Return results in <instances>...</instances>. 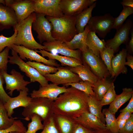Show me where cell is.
<instances>
[{"instance_id":"obj_1","label":"cell","mask_w":133,"mask_h":133,"mask_svg":"<svg viewBox=\"0 0 133 133\" xmlns=\"http://www.w3.org/2000/svg\"><path fill=\"white\" fill-rule=\"evenodd\" d=\"M89 95L71 87L53 101V113L74 119L83 113L89 112L88 101Z\"/></svg>"},{"instance_id":"obj_2","label":"cell","mask_w":133,"mask_h":133,"mask_svg":"<svg viewBox=\"0 0 133 133\" xmlns=\"http://www.w3.org/2000/svg\"><path fill=\"white\" fill-rule=\"evenodd\" d=\"M46 18L52 24L51 35L55 40L63 43L69 42L77 34L75 16L64 15L53 17L47 16Z\"/></svg>"},{"instance_id":"obj_3","label":"cell","mask_w":133,"mask_h":133,"mask_svg":"<svg viewBox=\"0 0 133 133\" xmlns=\"http://www.w3.org/2000/svg\"><path fill=\"white\" fill-rule=\"evenodd\" d=\"M36 18V13L33 12L28 17L15 26L17 33L14 45H21L31 50H44V47L34 39L32 31V25Z\"/></svg>"},{"instance_id":"obj_4","label":"cell","mask_w":133,"mask_h":133,"mask_svg":"<svg viewBox=\"0 0 133 133\" xmlns=\"http://www.w3.org/2000/svg\"><path fill=\"white\" fill-rule=\"evenodd\" d=\"M53 100L44 97L32 98L30 103L24 108L22 113L24 119L29 121L32 116L36 114L41 118L43 123L53 115L52 106Z\"/></svg>"},{"instance_id":"obj_5","label":"cell","mask_w":133,"mask_h":133,"mask_svg":"<svg viewBox=\"0 0 133 133\" xmlns=\"http://www.w3.org/2000/svg\"><path fill=\"white\" fill-rule=\"evenodd\" d=\"M114 18L108 13L92 16L87 25L89 31L97 33L101 38H105L112 28Z\"/></svg>"},{"instance_id":"obj_6","label":"cell","mask_w":133,"mask_h":133,"mask_svg":"<svg viewBox=\"0 0 133 133\" xmlns=\"http://www.w3.org/2000/svg\"><path fill=\"white\" fill-rule=\"evenodd\" d=\"M12 56H9V62L13 64L17 65L20 70L25 73L26 76L29 77L30 82H38L41 86H43L48 84V81L45 77L41 75L33 67L25 62L18 56L17 53L12 49Z\"/></svg>"},{"instance_id":"obj_7","label":"cell","mask_w":133,"mask_h":133,"mask_svg":"<svg viewBox=\"0 0 133 133\" xmlns=\"http://www.w3.org/2000/svg\"><path fill=\"white\" fill-rule=\"evenodd\" d=\"M3 76L6 84V89L9 91L8 94L11 96L14 90L17 91H29V89L26 86L31 83L30 82L25 81L24 75L16 70L13 69L10 72L11 74L7 73V71H0Z\"/></svg>"},{"instance_id":"obj_8","label":"cell","mask_w":133,"mask_h":133,"mask_svg":"<svg viewBox=\"0 0 133 133\" xmlns=\"http://www.w3.org/2000/svg\"><path fill=\"white\" fill-rule=\"evenodd\" d=\"M35 13L36 18L32 24V27L38 34L37 38L40 43L55 40L51 35L53 27L52 23L45 17V15Z\"/></svg>"},{"instance_id":"obj_9","label":"cell","mask_w":133,"mask_h":133,"mask_svg":"<svg viewBox=\"0 0 133 133\" xmlns=\"http://www.w3.org/2000/svg\"><path fill=\"white\" fill-rule=\"evenodd\" d=\"M82 60L89 66L91 71L99 78H106L110 76L106 66L100 57L94 54L88 49L82 52Z\"/></svg>"},{"instance_id":"obj_10","label":"cell","mask_w":133,"mask_h":133,"mask_svg":"<svg viewBox=\"0 0 133 133\" xmlns=\"http://www.w3.org/2000/svg\"><path fill=\"white\" fill-rule=\"evenodd\" d=\"M133 27L132 20L128 19L120 28L116 30L114 37L107 41L106 47L113 49L115 53L116 52L121 44H127L129 41V34Z\"/></svg>"},{"instance_id":"obj_11","label":"cell","mask_w":133,"mask_h":133,"mask_svg":"<svg viewBox=\"0 0 133 133\" xmlns=\"http://www.w3.org/2000/svg\"><path fill=\"white\" fill-rule=\"evenodd\" d=\"M34 12L53 17L64 15L60 7V0H33Z\"/></svg>"},{"instance_id":"obj_12","label":"cell","mask_w":133,"mask_h":133,"mask_svg":"<svg viewBox=\"0 0 133 133\" xmlns=\"http://www.w3.org/2000/svg\"><path fill=\"white\" fill-rule=\"evenodd\" d=\"M57 68L58 70L55 73L47 74L44 76L48 81L58 85L77 83L82 80L77 74L66 67L59 66Z\"/></svg>"},{"instance_id":"obj_13","label":"cell","mask_w":133,"mask_h":133,"mask_svg":"<svg viewBox=\"0 0 133 133\" xmlns=\"http://www.w3.org/2000/svg\"><path fill=\"white\" fill-rule=\"evenodd\" d=\"M43 45L44 47V50L46 51L50 52L54 54L59 53L65 56L75 58L82 62L81 51L78 50H71L63 42L55 40L50 42H44Z\"/></svg>"},{"instance_id":"obj_14","label":"cell","mask_w":133,"mask_h":133,"mask_svg":"<svg viewBox=\"0 0 133 133\" xmlns=\"http://www.w3.org/2000/svg\"><path fill=\"white\" fill-rule=\"evenodd\" d=\"M12 49L14 50L19 55V57L22 60H26V58L30 61H35L38 62H42L46 65L58 67L59 65L54 59L47 60L41 56L34 50L26 48L21 45H13Z\"/></svg>"},{"instance_id":"obj_15","label":"cell","mask_w":133,"mask_h":133,"mask_svg":"<svg viewBox=\"0 0 133 133\" xmlns=\"http://www.w3.org/2000/svg\"><path fill=\"white\" fill-rule=\"evenodd\" d=\"M70 87L67 88L65 86H59L52 83L48 84L43 86H40L37 90H34L30 94L32 98L44 97L53 101L55 100L60 94L68 91Z\"/></svg>"},{"instance_id":"obj_16","label":"cell","mask_w":133,"mask_h":133,"mask_svg":"<svg viewBox=\"0 0 133 133\" xmlns=\"http://www.w3.org/2000/svg\"><path fill=\"white\" fill-rule=\"evenodd\" d=\"M90 5V0H60L59 4L64 15L69 16H75Z\"/></svg>"},{"instance_id":"obj_17","label":"cell","mask_w":133,"mask_h":133,"mask_svg":"<svg viewBox=\"0 0 133 133\" xmlns=\"http://www.w3.org/2000/svg\"><path fill=\"white\" fill-rule=\"evenodd\" d=\"M15 12L19 24L35 12L33 0H16L10 5Z\"/></svg>"},{"instance_id":"obj_18","label":"cell","mask_w":133,"mask_h":133,"mask_svg":"<svg viewBox=\"0 0 133 133\" xmlns=\"http://www.w3.org/2000/svg\"><path fill=\"white\" fill-rule=\"evenodd\" d=\"M19 95L16 97L12 98L4 104V108L7 113L8 116L11 117L14 113V110L18 107L25 108L30 103L32 98L28 96V92L25 90L20 91Z\"/></svg>"},{"instance_id":"obj_19","label":"cell","mask_w":133,"mask_h":133,"mask_svg":"<svg viewBox=\"0 0 133 133\" xmlns=\"http://www.w3.org/2000/svg\"><path fill=\"white\" fill-rule=\"evenodd\" d=\"M17 24L14 10L10 7L0 3V32L14 27Z\"/></svg>"},{"instance_id":"obj_20","label":"cell","mask_w":133,"mask_h":133,"mask_svg":"<svg viewBox=\"0 0 133 133\" xmlns=\"http://www.w3.org/2000/svg\"><path fill=\"white\" fill-rule=\"evenodd\" d=\"M73 119L76 123L93 130L107 129L105 124L100 119L89 112L83 113Z\"/></svg>"},{"instance_id":"obj_21","label":"cell","mask_w":133,"mask_h":133,"mask_svg":"<svg viewBox=\"0 0 133 133\" xmlns=\"http://www.w3.org/2000/svg\"><path fill=\"white\" fill-rule=\"evenodd\" d=\"M127 53L126 49L123 48L112 59L111 66L115 75V80L120 74H126L127 72L125 65Z\"/></svg>"},{"instance_id":"obj_22","label":"cell","mask_w":133,"mask_h":133,"mask_svg":"<svg viewBox=\"0 0 133 133\" xmlns=\"http://www.w3.org/2000/svg\"><path fill=\"white\" fill-rule=\"evenodd\" d=\"M89 31L87 25L82 32L76 34L70 41L64 43L68 48L71 50H78L82 52H85L88 49L86 43V40Z\"/></svg>"},{"instance_id":"obj_23","label":"cell","mask_w":133,"mask_h":133,"mask_svg":"<svg viewBox=\"0 0 133 133\" xmlns=\"http://www.w3.org/2000/svg\"><path fill=\"white\" fill-rule=\"evenodd\" d=\"M83 64L74 67L67 66V68L77 74L83 81H87L94 85L98 80V77L91 71L89 66L84 61Z\"/></svg>"},{"instance_id":"obj_24","label":"cell","mask_w":133,"mask_h":133,"mask_svg":"<svg viewBox=\"0 0 133 133\" xmlns=\"http://www.w3.org/2000/svg\"><path fill=\"white\" fill-rule=\"evenodd\" d=\"M86 43L88 49L99 57L101 52L106 47L105 41L103 39H100L94 32L89 31L88 33Z\"/></svg>"},{"instance_id":"obj_25","label":"cell","mask_w":133,"mask_h":133,"mask_svg":"<svg viewBox=\"0 0 133 133\" xmlns=\"http://www.w3.org/2000/svg\"><path fill=\"white\" fill-rule=\"evenodd\" d=\"M39 50H35V51L37 52L40 53L43 57H47L49 59H54L59 61L63 66L74 67L83 64L82 62L73 57L53 54L44 50L40 49Z\"/></svg>"},{"instance_id":"obj_26","label":"cell","mask_w":133,"mask_h":133,"mask_svg":"<svg viewBox=\"0 0 133 133\" xmlns=\"http://www.w3.org/2000/svg\"><path fill=\"white\" fill-rule=\"evenodd\" d=\"M55 124L60 133H72L76 123L75 120L64 116L54 114Z\"/></svg>"},{"instance_id":"obj_27","label":"cell","mask_w":133,"mask_h":133,"mask_svg":"<svg viewBox=\"0 0 133 133\" xmlns=\"http://www.w3.org/2000/svg\"><path fill=\"white\" fill-rule=\"evenodd\" d=\"M96 4L97 2L96 1L92 5L75 16L77 34L81 33L84 31L85 27L92 17V12L96 7Z\"/></svg>"},{"instance_id":"obj_28","label":"cell","mask_w":133,"mask_h":133,"mask_svg":"<svg viewBox=\"0 0 133 133\" xmlns=\"http://www.w3.org/2000/svg\"><path fill=\"white\" fill-rule=\"evenodd\" d=\"M133 95L132 88L125 87L123 88L122 93L119 95H117L115 100L109 104L108 110L115 114L119 108L129 100Z\"/></svg>"},{"instance_id":"obj_29","label":"cell","mask_w":133,"mask_h":133,"mask_svg":"<svg viewBox=\"0 0 133 133\" xmlns=\"http://www.w3.org/2000/svg\"><path fill=\"white\" fill-rule=\"evenodd\" d=\"M89 112L98 117L104 124H105L104 116L101 112L103 106L100 103V101L96 96L90 95L88 101Z\"/></svg>"},{"instance_id":"obj_30","label":"cell","mask_w":133,"mask_h":133,"mask_svg":"<svg viewBox=\"0 0 133 133\" xmlns=\"http://www.w3.org/2000/svg\"><path fill=\"white\" fill-rule=\"evenodd\" d=\"M113 81L106 78H99L94 84L93 90L97 98L100 101L111 86Z\"/></svg>"},{"instance_id":"obj_31","label":"cell","mask_w":133,"mask_h":133,"mask_svg":"<svg viewBox=\"0 0 133 133\" xmlns=\"http://www.w3.org/2000/svg\"><path fill=\"white\" fill-rule=\"evenodd\" d=\"M114 53L113 49L109 48L106 47L101 52L100 55L101 60L106 66L111 75V78H112L115 77L111 65L112 59L115 56Z\"/></svg>"},{"instance_id":"obj_32","label":"cell","mask_w":133,"mask_h":133,"mask_svg":"<svg viewBox=\"0 0 133 133\" xmlns=\"http://www.w3.org/2000/svg\"><path fill=\"white\" fill-rule=\"evenodd\" d=\"M18 118L12 117H9L4 104L0 102V130L9 128L13 124L15 120Z\"/></svg>"},{"instance_id":"obj_33","label":"cell","mask_w":133,"mask_h":133,"mask_svg":"<svg viewBox=\"0 0 133 133\" xmlns=\"http://www.w3.org/2000/svg\"><path fill=\"white\" fill-rule=\"evenodd\" d=\"M102 112L105 117V125L106 129L112 133H118L115 114L111 113L107 108L103 109Z\"/></svg>"},{"instance_id":"obj_34","label":"cell","mask_w":133,"mask_h":133,"mask_svg":"<svg viewBox=\"0 0 133 133\" xmlns=\"http://www.w3.org/2000/svg\"><path fill=\"white\" fill-rule=\"evenodd\" d=\"M64 85L65 86H70L71 87L82 91L88 95L96 96L93 90L94 85L88 81L81 80L77 83H67Z\"/></svg>"},{"instance_id":"obj_35","label":"cell","mask_w":133,"mask_h":133,"mask_svg":"<svg viewBox=\"0 0 133 133\" xmlns=\"http://www.w3.org/2000/svg\"><path fill=\"white\" fill-rule=\"evenodd\" d=\"M119 15L114 18L112 29L116 30L120 28L123 24L127 18L133 13V8L123 6Z\"/></svg>"},{"instance_id":"obj_36","label":"cell","mask_w":133,"mask_h":133,"mask_svg":"<svg viewBox=\"0 0 133 133\" xmlns=\"http://www.w3.org/2000/svg\"><path fill=\"white\" fill-rule=\"evenodd\" d=\"M26 63L35 68L41 75L44 76L46 74L55 73L58 70L57 67L45 65L39 62L29 61L26 62Z\"/></svg>"},{"instance_id":"obj_37","label":"cell","mask_w":133,"mask_h":133,"mask_svg":"<svg viewBox=\"0 0 133 133\" xmlns=\"http://www.w3.org/2000/svg\"><path fill=\"white\" fill-rule=\"evenodd\" d=\"M31 121L28 123V129L25 133H36L38 130H43L44 125L42 124L41 118L38 115L33 114L32 116Z\"/></svg>"},{"instance_id":"obj_38","label":"cell","mask_w":133,"mask_h":133,"mask_svg":"<svg viewBox=\"0 0 133 133\" xmlns=\"http://www.w3.org/2000/svg\"><path fill=\"white\" fill-rule=\"evenodd\" d=\"M14 28V33L10 37H7L2 34L0 35V53L7 47H9L11 49L12 46L14 44L15 40L17 33V30L15 26Z\"/></svg>"},{"instance_id":"obj_39","label":"cell","mask_w":133,"mask_h":133,"mask_svg":"<svg viewBox=\"0 0 133 133\" xmlns=\"http://www.w3.org/2000/svg\"><path fill=\"white\" fill-rule=\"evenodd\" d=\"M115 88L113 82L100 101V103L103 106L110 104L115 100L117 95L116 94Z\"/></svg>"},{"instance_id":"obj_40","label":"cell","mask_w":133,"mask_h":133,"mask_svg":"<svg viewBox=\"0 0 133 133\" xmlns=\"http://www.w3.org/2000/svg\"><path fill=\"white\" fill-rule=\"evenodd\" d=\"M27 129L22 122L20 120H15L13 124L9 128L0 130V133H8L12 132H25Z\"/></svg>"},{"instance_id":"obj_41","label":"cell","mask_w":133,"mask_h":133,"mask_svg":"<svg viewBox=\"0 0 133 133\" xmlns=\"http://www.w3.org/2000/svg\"><path fill=\"white\" fill-rule=\"evenodd\" d=\"M53 115L43 123L44 128L40 133H60L54 122Z\"/></svg>"},{"instance_id":"obj_42","label":"cell","mask_w":133,"mask_h":133,"mask_svg":"<svg viewBox=\"0 0 133 133\" xmlns=\"http://www.w3.org/2000/svg\"><path fill=\"white\" fill-rule=\"evenodd\" d=\"M10 49L9 47H7L0 53V71H7V64L9 62V52Z\"/></svg>"},{"instance_id":"obj_43","label":"cell","mask_w":133,"mask_h":133,"mask_svg":"<svg viewBox=\"0 0 133 133\" xmlns=\"http://www.w3.org/2000/svg\"><path fill=\"white\" fill-rule=\"evenodd\" d=\"M133 112V111H130L125 112L121 113L116 119L118 132L124 127Z\"/></svg>"},{"instance_id":"obj_44","label":"cell","mask_w":133,"mask_h":133,"mask_svg":"<svg viewBox=\"0 0 133 133\" xmlns=\"http://www.w3.org/2000/svg\"><path fill=\"white\" fill-rule=\"evenodd\" d=\"M4 78L0 72V102L4 104L11 98L5 92L3 87Z\"/></svg>"},{"instance_id":"obj_45","label":"cell","mask_w":133,"mask_h":133,"mask_svg":"<svg viewBox=\"0 0 133 133\" xmlns=\"http://www.w3.org/2000/svg\"><path fill=\"white\" fill-rule=\"evenodd\" d=\"M118 133H133V114L127 120L124 127Z\"/></svg>"},{"instance_id":"obj_46","label":"cell","mask_w":133,"mask_h":133,"mask_svg":"<svg viewBox=\"0 0 133 133\" xmlns=\"http://www.w3.org/2000/svg\"><path fill=\"white\" fill-rule=\"evenodd\" d=\"M93 131L77 123L72 133H93Z\"/></svg>"},{"instance_id":"obj_47","label":"cell","mask_w":133,"mask_h":133,"mask_svg":"<svg viewBox=\"0 0 133 133\" xmlns=\"http://www.w3.org/2000/svg\"><path fill=\"white\" fill-rule=\"evenodd\" d=\"M130 33L131 37L130 39L126 44V49L127 53L130 54H132L133 53V27L132 28Z\"/></svg>"},{"instance_id":"obj_48","label":"cell","mask_w":133,"mask_h":133,"mask_svg":"<svg viewBox=\"0 0 133 133\" xmlns=\"http://www.w3.org/2000/svg\"><path fill=\"white\" fill-rule=\"evenodd\" d=\"M130 111H133V95L132 96L129 103L124 108L120 110L121 113L125 112Z\"/></svg>"},{"instance_id":"obj_49","label":"cell","mask_w":133,"mask_h":133,"mask_svg":"<svg viewBox=\"0 0 133 133\" xmlns=\"http://www.w3.org/2000/svg\"><path fill=\"white\" fill-rule=\"evenodd\" d=\"M126 59L127 61L126 62L125 65L128 66L133 70V57L131 54L127 53Z\"/></svg>"},{"instance_id":"obj_50","label":"cell","mask_w":133,"mask_h":133,"mask_svg":"<svg viewBox=\"0 0 133 133\" xmlns=\"http://www.w3.org/2000/svg\"><path fill=\"white\" fill-rule=\"evenodd\" d=\"M120 3L123 6L129 7L133 8V0H123Z\"/></svg>"},{"instance_id":"obj_51","label":"cell","mask_w":133,"mask_h":133,"mask_svg":"<svg viewBox=\"0 0 133 133\" xmlns=\"http://www.w3.org/2000/svg\"><path fill=\"white\" fill-rule=\"evenodd\" d=\"M93 133H112L107 129H99L93 130Z\"/></svg>"},{"instance_id":"obj_52","label":"cell","mask_w":133,"mask_h":133,"mask_svg":"<svg viewBox=\"0 0 133 133\" xmlns=\"http://www.w3.org/2000/svg\"><path fill=\"white\" fill-rule=\"evenodd\" d=\"M16 0H5V6L10 7V5L15 2Z\"/></svg>"},{"instance_id":"obj_53","label":"cell","mask_w":133,"mask_h":133,"mask_svg":"<svg viewBox=\"0 0 133 133\" xmlns=\"http://www.w3.org/2000/svg\"><path fill=\"white\" fill-rule=\"evenodd\" d=\"M0 3L5 6V0H0Z\"/></svg>"},{"instance_id":"obj_54","label":"cell","mask_w":133,"mask_h":133,"mask_svg":"<svg viewBox=\"0 0 133 133\" xmlns=\"http://www.w3.org/2000/svg\"><path fill=\"white\" fill-rule=\"evenodd\" d=\"M8 133H25V132H12Z\"/></svg>"}]
</instances>
